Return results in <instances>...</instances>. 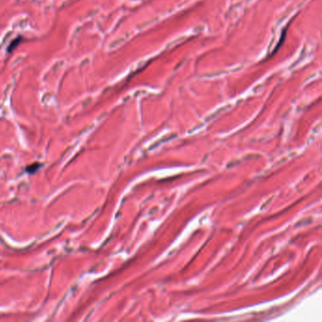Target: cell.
<instances>
[{"mask_svg": "<svg viewBox=\"0 0 322 322\" xmlns=\"http://www.w3.org/2000/svg\"><path fill=\"white\" fill-rule=\"evenodd\" d=\"M22 42V37H18V38H16V39H15V40H13L12 42H11V44L9 45V48H8V51L11 53V52H13L16 48H17L18 45L20 44Z\"/></svg>", "mask_w": 322, "mask_h": 322, "instance_id": "cell-1", "label": "cell"}]
</instances>
